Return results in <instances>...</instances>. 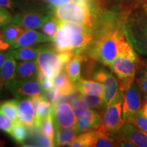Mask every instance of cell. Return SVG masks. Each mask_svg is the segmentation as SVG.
Here are the masks:
<instances>
[{
    "label": "cell",
    "mask_w": 147,
    "mask_h": 147,
    "mask_svg": "<svg viewBox=\"0 0 147 147\" xmlns=\"http://www.w3.org/2000/svg\"><path fill=\"white\" fill-rule=\"evenodd\" d=\"M127 16L100 12L93 29V39L84 52L92 59L110 67L119 47L127 39ZM83 52V53H84Z\"/></svg>",
    "instance_id": "cell-1"
},
{
    "label": "cell",
    "mask_w": 147,
    "mask_h": 147,
    "mask_svg": "<svg viewBox=\"0 0 147 147\" xmlns=\"http://www.w3.org/2000/svg\"><path fill=\"white\" fill-rule=\"evenodd\" d=\"M138 61L137 55L127 40L121 43L110 68L119 80V90L125 91L134 82Z\"/></svg>",
    "instance_id": "cell-2"
},
{
    "label": "cell",
    "mask_w": 147,
    "mask_h": 147,
    "mask_svg": "<svg viewBox=\"0 0 147 147\" xmlns=\"http://www.w3.org/2000/svg\"><path fill=\"white\" fill-rule=\"evenodd\" d=\"M100 11L93 4L70 3L54 7L53 16L59 21L72 22L93 29Z\"/></svg>",
    "instance_id": "cell-3"
},
{
    "label": "cell",
    "mask_w": 147,
    "mask_h": 147,
    "mask_svg": "<svg viewBox=\"0 0 147 147\" xmlns=\"http://www.w3.org/2000/svg\"><path fill=\"white\" fill-rule=\"evenodd\" d=\"M127 39L139 54L147 57V16L134 14L125 21Z\"/></svg>",
    "instance_id": "cell-4"
},
{
    "label": "cell",
    "mask_w": 147,
    "mask_h": 147,
    "mask_svg": "<svg viewBox=\"0 0 147 147\" xmlns=\"http://www.w3.org/2000/svg\"><path fill=\"white\" fill-rule=\"evenodd\" d=\"M123 91H119L106 106L103 114V125L108 134L115 136L125 124L122 115Z\"/></svg>",
    "instance_id": "cell-5"
},
{
    "label": "cell",
    "mask_w": 147,
    "mask_h": 147,
    "mask_svg": "<svg viewBox=\"0 0 147 147\" xmlns=\"http://www.w3.org/2000/svg\"><path fill=\"white\" fill-rule=\"evenodd\" d=\"M36 62L38 71L49 78H54L64 67L59 53L54 49L43 46L38 53Z\"/></svg>",
    "instance_id": "cell-6"
},
{
    "label": "cell",
    "mask_w": 147,
    "mask_h": 147,
    "mask_svg": "<svg viewBox=\"0 0 147 147\" xmlns=\"http://www.w3.org/2000/svg\"><path fill=\"white\" fill-rule=\"evenodd\" d=\"M142 95L136 83L134 82L123 91L122 115L125 123H129L131 119L142 109Z\"/></svg>",
    "instance_id": "cell-7"
},
{
    "label": "cell",
    "mask_w": 147,
    "mask_h": 147,
    "mask_svg": "<svg viewBox=\"0 0 147 147\" xmlns=\"http://www.w3.org/2000/svg\"><path fill=\"white\" fill-rule=\"evenodd\" d=\"M5 87L9 90L16 98L40 96L43 94L41 84L37 80H17L7 82Z\"/></svg>",
    "instance_id": "cell-8"
},
{
    "label": "cell",
    "mask_w": 147,
    "mask_h": 147,
    "mask_svg": "<svg viewBox=\"0 0 147 147\" xmlns=\"http://www.w3.org/2000/svg\"><path fill=\"white\" fill-rule=\"evenodd\" d=\"M95 80L98 81L104 87V100L107 106L119 93V82L115 76L107 69H100L93 74Z\"/></svg>",
    "instance_id": "cell-9"
},
{
    "label": "cell",
    "mask_w": 147,
    "mask_h": 147,
    "mask_svg": "<svg viewBox=\"0 0 147 147\" xmlns=\"http://www.w3.org/2000/svg\"><path fill=\"white\" fill-rule=\"evenodd\" d=\"M51 18L40 11H25L12 16V23L20 25L25 29H40Z\"/></svg>",
    "instance_id": "cell-10"
},
{
    "label": "cell",
    "mask_w": 147,
    "mask_h": 147,
    "mask_svg": "<svg viewBox=\"0 0 147 147\" xmlns=\"http://www.w3.org/2000/svg\"><path fill=\"white\" fill-rule=\"evenodd\" d=\"M117 139H126L136 146L147 147V132L140 130L131 123H126L115 135Z\"/></svg>",
    "instance_id": "cell-11"
},
{
    "label": "cell",
    "mask_w": 147,
    "mask_h": 147,
    "mask_svg": "<svg viewBox=\"0 0 147 147\" xmlns=\"http://www.w3.org/2000/svg\"><path fill=\"white\" fill-rule=\"evenodd\" d=\"M53 117L55 126L68 128L74 127L76 117L69 104H61L53 107Z\"/></svg>",
    "instance_id": "cell-12"
},
{
    "label": "cell",
    "mask_w": 147,
    "mask_h": 147,
    "mask_svg": "<svg viewBox=\"0 0 147 147\" xmlns=\"http://www.w3.org/2000/svg\"><path fill=\"white\" fill-rule=\"evenodd\" d=\"M102 118L97 110L90 109L81 118L78 119L74 127L77 134L96 129L102 125Z\"/></svg>",
    "instance_id": "cell-13"
},
{
    "label": "cell",
    "mask_w": 147,
    "mask_h": 147,
    "mask_svg": "<svg viewBox=\"0 0 147 147\" xmlns=\"http://www.w3.org/2000/svg\"><path fill=\"white\" fill-rule=\"evenodd\" d=\"M46 42H51V40L39 32L34 29H25L10 48L12 49H16L21 47H32Z\"/></svg>",
    "instance_id": "cell-14"
},
{
    "label": "cell",
    "mask_w": 147,
    "mask_h": 147,
    "mask_svg": "<svg viewBox=\"0 0 147 147\" xmlns=\"http://www.w3.org/2000/svg\"><path fill=\"white\" fill-rule=\"evenodd\" d=\"M35 119L36 111L30 98L27 97L24 100H20L18 104V121L25 125L29 129H33Z\"/></svg>",
    "instance_id": "cell-15"
},
{
    "label": "cell",
    "mask_w": 147,
    "mask_h": 147,
    "mask_svg": "<svg viewBox=\"0 0 147 147\" xmlns=\"http://www.w3.org/2000/svg\"><path fill=\"white\" fill-rule=\"evenodd\" d=\"M53 87L56 88L59 92L60 95L72 94L78 91L76 83L71 81L64 68L57 76L52 78Z\"/></svg>",
    "instance_id": "cell-16"
},
{
    "label": "cell",
    "mask_w": 147,
    "mask_h": 147,
    "mask_svg": "<svg viewBox=\"0 0 147 147\" xmlns=\"http://www.w3.org/2000/svg\"><path fill=\"white\" fill-rule=\"evenodd\" d=\"M73 35L74 34L67 29L59 27L57 32L51 40L54 43L53 49L57 53L71 51V44Z\"/></svg>",
    "instance_id": "cell-17"
},
{
    "label": "cell",
    "mask_w": 147,
    "mask_h": 147,
    "mask_svg": "<svg viewBox=\"0 0 147 147\" xmlns=\"http://www.w3.org/2000/svg\"><path fill=\"white\" fill-rule=\"evenodd\" d=\"M38 72L36 61H23L16 64L15 79L37 80Z\"/></svg>",
    "instance_id": "cell-18"
},
{
    "label": "cell",
    "mask_w": 147,
    "mask_h": 147,
    "mask_svg": "<svg viewBox=\"0 0 147 147\" xmlns=\"http://www.w3.org/2000/svg\"><path fill=\"white\" fill-rule=\"evenodd\" d=\"M91 146L93 147H111L117 146V139L115 136L108 134L104 128L103 123L96 129H94V138Z\"/></svg>",
    "instance_id": "cell-19"
},
{
    "label": "cell",
    "mask_w": 147,
    "mask_h": 147,
    "mask_svg": "<svg viewBox=\"0 0 147 147\" xmlns=\"http://www.w3.org/2000/svg\"><path fill=\"white\" fill-rule=\"evenodd\" d=\"M76 129L74 127L68 128L55 126V144L57 146H70L77 136Z\"/></svg>",
    "instance_id": "cell-20"
},
{
    "label": "cell",
    "mask_w": 147,
    "mask_h": 147,
    "mask_svg": "<svg viewBox=\"0 0 147 147\" xmlns=\"http://www.w3.org/2000/svg\"><path fill=\"white\" fill-rule=\"evenodd\" d=\"M75 83L77 91L81 94L104 96V87L98 81L80 78Z\"/></svg>",
    "instance_id": "cell-21"
},
{
    "label": "cell",
    "mask_w": 147,
    "mask_h": 147,
    "mask_svg": "<svg viewBox=\"0 0 147 147\" xmlns=\"http://www.w3.org/2000/svg\"><path fill=\"white\" fill-rule=\"evenodd\" d=\"M16 64L17 63L12 53V55L0 68V91L3 90L7 82L15 79Z\"/></svg>",
    "instance_id": "cell-22"
},
{
    "label": "cell",
    "mask_w": 147,
    "mask_h": 147,
    "mask_svg": "<svg viewBox=\"0 0 147 147\" xmlns=\"http://www.w3.org/2000/svg\"><path fill=\"white\" fill-rule=\"evenodd\" d=\"M134 80L143 99L147 101V61H138Z\"/></svg>",
    "instance_id": "cell-23"
},
{
    "label": "cell",
    "mask_w": 147,
    "mask_h": 147,
    "mask_svg": "<svg viewBox=\"0 0 147 147\" xmlns=\"http://www.w3.org/2000/svg\"><path fill=\"white\" fill-rule=\"evenodd\" d=\"M36 119H35L34 129H39L42 121L53 112L52 104L42 95L36 109Z\"/></svg>",
    "instance_id": "cell-24"
},
{
    "label": "cell",
    "mask_w": 147,
    "mask_h": 147,
    "mask_svg": "<svg viewBox=\"0 0 147 147\" xmlns=\"http://www.w3.org/2000/svg\"><path fill=\"white\" fill-rule=\"evenodd\" d=\"M82 55L75 54L71 59L65 65L64 69L67 74L73 82H76L81 78V63L82 62Z\"/></svg>",
    "instance_id": "cell-25"
},
{
    "label": "cell",
    "mask_w": 147,
    "mask_h": 147,
    "mask_svg": "<svg viewBox=\"0 0 147 147\" xmlns=\"http://www.w3.org/2000/svg\"><path fill=\"white\" fill-rule=\"evenodd\" d=\"M42 47V46H40V47H25L18 48L12 51V56L15 59L19 61L36 60Z\"/></svg>",
    "instance_id": "cell-26"
},
{
    "label": "cell",
    "mask_w": 147,
    "mask_h": 147,
    "mask_svg": "<svg viewBox=\"0 0 147 147\" xmlns=\"http://www.w3.org/2000/svg\"><path fill=\"white\" fill-rule=\"evenodd\" d=\"M3 32V38L4 40L10 46H12L15 42L19 36L25 32V29L20 25H16L11 22L1 27Z\"/></svg>",
    "instance_id": "cell-27"
},
{
    "label": "cell",
    "mask_w": 147,
    "mask_h": 147,
    "mask_svg": "<svg viewBox=\"0 0 147 147\" xmlns=\"http://www.w3.org/2000/svg\"><path fill=\"white\" fill-rule=\"evenodd\" d=\"M19 99L6 100L0 103V110L13 122L18 121V104Z\"/></svg>",
    "instance_id": "cell-28"
},
{
    "label": "cell",
    "mask_w": 147,
    "mask_h": 147,
    "mask_svg": "<svg viewBox=\"0 0 147 147\" xmlns=\"http://www.w3.org/2000/svg\"><path fill=\"white\" fill-rule=\"evenodd\" d=\"M9 134L16 143L23 144L27 138L28 132L27 127L20 121H17L14 123L12 130Z\"/></svg>",
    "instance_id": "cell-29"
},
{
    "label": "cell",
    "mask_w": 147,
    "mask_h": 147,
    "mask_svg": "<svg viewBox=\"0 0 147 147\" xmlns=\"http://www.w3.org/2000/svg\"><path fill=\"white\" fill-rule=\"evenodd\" d=\"M81 97L87 102L89 107L91 109L97 110V112L105 110L106 107L104 102V97L100 95H93L87 94H81Z\"/></svg>",
    "instance_id": "cell-30"
},
{
    "label": "cell",
    "mask_w": 147,
    "mask_h": 147,
    "mask_svg": "<svg viewBox=\"0 0 147 147\" xmlns=\"http://www.w3.org/2000/svg\"><path fill=\"white\" fill-rule=\"evenodd\" d=\"M53 113V112H52ZM51 113L42 121L39 129L42 134L47 136L55 142V125L53 120V113Z\"/></svg>",
    "instance_id": "cell-31"
},
{
    "label": "cell",
    "mask_w": 147,
    "mask_h": 147,
    "mask_svg": "<svg viewBox=\"0 0 147 147\" xmlns=\"http://www.w3.org/2000/svg\"><path fill=\"white\" fill-rule=\"evenodd\" d=\"M94 138V130L83 132L76 137L70 146L72 147H89L93 142Z\"/></svg>",
    "instance_id": "cell-32"
},
{
    "label": "cell",
    "mask_w": 147,
    "mask_h": 147,
    "mask_svg": "<svg viewBox=\"0 0 147 147\" xmlns=\"http://www.w3.org/2000/svg\"><path fill=\"white\" fill-rule=\"evenodd\" d=\"M58 28V21L54 16H51V18L47 20L40 27L43 34L50 38L51 40H52V38L57 34Z\"/></svg>",
    "instance_id": "cell-33"
},
{
    "label": "cell",
    "mask_w": 147,
    "mask_h": 147,
    "mask_svg": "<svg viewBox=\"0 0 147 147\" xmlns=\"http://www.w3.org/2000/svg\"><path fill=\"white\" fill-rule=\"evenodd\" d=\"M71 108H72L73 112L76 116V119L81 118L84 115H85L88 110L90 109L87 102L84 101L81 95L72 102Z\"/></svg>",
    "instance_id": "cell-34"
},
{
    "label": "cell",
    "mask_w": 147,
    "mask_h": 147,
    "mask_svg": "<svg viewBox=\"0 0 147 147\" xmlns=\"http://www.w3.org/2000/svg\"><path fill=\"white\" fill-rule=\"evenodd\" d=\"M129 123H131L138 129L147 132V119L142 115L141 110L136 114Z\"/></svg>",
    "instance_id": "cell-35"
},
{
    "label": "cell",
    "mask_w": 147,
    "mask_h": 147,
    "mask_svg": "<svg viewBox=\"0 0 147 147\" xmlns=\"http://www.w3.org/2000/svg\"><path fill=\"white\" fill-rule=\"evenodd\" d=\"M36 146H45V147H52L55 146V142L51 140L47 136L45 135L40 131V129H36Z\"/></svg>",
    "instance_id": "cell-36"
},
{
    "label": "cell",
    "mask_w": 147,
    "mask_h": 147,
    "mask_svg": "<svg viewBox=\"0 0 147 147\" xmlns=\"http://www.w3.org/2000/svg\"><path fill=\"white\" fill-rule=\"evenodd\" d=\"M14 122L0 110V129L10 134L13 127Z\"/></svg>",
    "instance_id": "cell-37"
},
{
    "label": "cell",
    "mask_w": 147,
    "mask_h": 147,
    "mask_svg": "<svg viewBox=\"0 0 147 147\" xmlns=\"http://www.w3.org/2000/svg\"><path fill=\"white\" fill-rule=\"evenodd\" d=\"M12 16L6 8L0 6V27L12 22Z\"/></svg>",
    "instance_id": "cell-38"
},
{
    "label": "cell",
    "mask_w": 147,
    "mask_h": 147,
    "mask_svg": "<svg viewBox=\"0 0 147 147\" xmlns=\"http://www.w3.org/2000/svg\"><path fill=\"white\" fill-rule=\"evenodd\" d=\"M136 13L147 16V0H142L136 7Z\"/></svg>",
    "instance_id": "cell-39"
},
{
    "label": "cell",
    "mask_w": 147,
    "mask_h": 147,
    "mask_svg": "<svg viewBox=\"0 0 147 147\" xmlns=\"http://www.w3.org/2000/svg\"><path fill=\"white\" fill-rule=\"evenodd\" d=\"M78 0H47L48 3L52 5L53 7L60 6V5L68 4L70 3H77Z\"/></svg>",
    "instance_id": "cell-40"
},
{
    "label": "cell",
    "mask_w": 147,
    "mask_h": 147,
    "mask_svg": "<svg viewBox=\"0 0 147 147\" xmlns=\"http://www.w3.org/2000/svg\"><path fill=\"white\" fill-rule=\"evenodd\" d=\"M11 46L10 44L6 42L3 38V32L2 28L0 29V52L5 51L10 49Z\"/></svg>",
    "instance_id": "cell-41"
},
{
    "label": "cell",
    "mask_w": 147,
    "mask_h": 147,
    "mask_svg": "<svg viewBox=\"0 0 147 147\" xmlns=\"http://www.w3.org/2000/svg\"><path fill=\"white\" fill-rule=\"evenodd\" d=\"M15 2L14 0H0V6L8 9L15 8Z\"/></svg>",
    "instance_id": "cell-42"
},
{
    "label": "cell",
    "mask_w": 147,
    "mask_h": 147,
    "mask_svg": "<svg viewBox=\"0 0 147 147\" xmlns=\"http://www.w3.org/2000/svg\"><path fill=\"white\" fill-rule=\"evenodd\" d=\"M12 55V51H8L7 52H3V53H0V68L3 65V63H5V61L10 57Z\"/></svg>",
    "instance_id": "cell-43"
},
{
    "label": "cell",
    "mask_w": 147,
    "mask_h": 147,
    "mask_svg": "<svg viewBox=\"0 0 147 147\" xmlns=\"http://www.w3.org/2000/svg\"><path fill=\"white\" fill-rule=\"evenodd\" d=\"M141 112H142V115L147 119V101H146V102L144 103V104L142 105Z\"/></svg>",
    "instance_id": "cell-44"
},
{
    "label": "cell",
    "mask_w": 147,
    "mask_h": 147,
    "mask_svg": "<svg viewBox=\"0 0 147 147\" xmlns=\"http://www.w3.org/2000/svg\"><path fill=\"white\" fill-rule=\"evenodd\" d=\"M0 142H1V141H0Z\"/></svg>",
    "instance_id": "cell-45"
}]
</instances>
